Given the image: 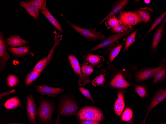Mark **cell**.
I'll return each instance as SVG.
<instances>
[{"mask_svg": "<svg viewBox=\"0 0 166 124\" xmlns=\"http://www.w3.org/2000/svg\"><path fill=\"white\" fill-rule=\"evenodd\" d=\"M77 118L81 120L100 121L103 118L101 111L94 106H87L81 108L77 113Z\"/></svg>", "mask_w": 166, "mask_h": 124, "instance_id": "cell-1", "label": "cell"}, {"mask_svg": "<svg viewBox=\"0 0 166 124\" xmlns=\"http://www.w3.org/2000/svg\"><path fill=\"white\" fill-rule=\"evenodd\" d=\"M61 15L67 22L76 32L90 42L100 41L106 38L100 32L96 31V27L94 28H83L77 26L68 21L65 18L62 14Z\"/></svg>", "mask_w": 166, "mask_h": 124, "instance_id": "cell-2", "label": "cell"}, {"mask_svg": "<svg viewBox=\"0 0 166 124\" xmlns=\"http://www.w3.org/2000/svg\"><path fill=\"white\" fill-rule=\"evenodd\" d=\"M118 19L121 25L131 27L143 22L138 13L135 11H122Z\"/></svg>", "mask_w": 166, "mask_h": 124, "instance_id": "cell-3", "label": "cell"}, {"mask_svg": "<svg viewBox=\"0 0 166 124\" xmlns=\"http://www.w3.org/2000/svg\"><path fill=\"white\" fill-rule=\"evenodd\" d=\"M53 110L52 104L47 100L42 101L37 109V114L41 122L47 123L51 121Z\"/></svg>", "mask_w": 166, "mask_h": 124, "instance_id": "cell-4", "label": "cell"}, {"mask_svg": "<svg viewBox=\"0 0 166 124\" xmlns=\"http://www.w3.org/2000/svg\"><path fill=\"white\" fill-rule=\"evenodd\" d=\"M134 29V28H132L121 33L110 35L98 45L84 53L90 52L98 49L107 47L118 41L119 40L133 31Z\"/></svg>", "mask_w": 166, "mask_h": 124, "instance_id": "cell-5", "label": "cell"}, {"mask_svg": "<svg viewBox=\"0 0 166 124\" xmlns=\"http://www.w3.org/2000/svg\"><path fill=\"white\" fill-rule=\"evenodd\" d=\"M55 36L54 39L55 42L51 48L48 56L42 59L39 61L33 69L32 71L43 70L47 67L51 61L52 58L54 50L56 47L59 45L60 40L62 39V35L57 34L55 31H54Z\"/></svg>", "mask_w": 166, "mask_h": 124, "instance_id": "cell-6", "label": "cell"}, {"mask_svg": "<svg viewBox=\"0 0 166 124\" xmlns=\"http://www.w3.org/2000/svg\"><path fill=\"white\" fill-rule=\"evenodd\" d=\"M9 46L7 38L0 31V71L6 66L8 59L10 58L7 51Z\"/></svg>", "mask_w": 166, "mask_h": 124, "instance_id": "cell-7", "label": "cell"}, {"mask_svg": "<svg viewBox=\"0 0 166 124\" xmlns=\"http://www.w3.org/2000/svg\"><path fill=\"white\" fill-rule=\"evenodd\" d=\"M59 108V114L65 115H74L76 113L78 110L76 104L72 100L68 99L62 100Z\"/></svg>", "mask_w": 166, "mask_h": 124, "instance_id": "cell-8", "label": "cell"}, {"mask_svg": "<svg viewBox=\"0 0 166 124\" xmlns=\"http://www.w3.org/2000/svg\"><path fill=\"white\" fill-rule=\"evenodd\" d=\"M35 98L29 94L26 98V109L28 119L31 123L36 124V118L37 114Z\"/></svg>", "mask_w": 166, "mask_h": 124, "instance_id": "cell-9", "label": "cell"}, {"mask_svg": "<svg viewBox=\"0 0 166 124\" xmlns=\"http://www.w3.org/2000/svg\"><path fill=\"white\" fill-rule=\"evenodd\" d=\"M124 45V43L118 41L107 47L106 53L108 67L112 65V61L118 55Z\"/></svg>", "mask_w": 166, "mask_h": 124, "instance_id": "cell-10", "label": "cell"}, {"mask_svg": "<svg viewBox=\"0 0 166 124\" xmlns=\"http://www.w3.org/2000/svg\"><path fill=\"white\" fill-rule=\"evenodd\" d=\"M166 58H164L159 62L157 69L153 77L152 85L160 83L166 77Z\"/></svg>", "mask_w": 166, "mask_h": 124, "instance_id": "cell-11", "label": "cell"}, {"mask_svg": "<svg viewBox=\"0 0 166 124\" xmlns=\"http://www.w3.org/2000/svg\"><path fill=\"white\" fill-rule=\"evenodd\" d=\"M157 68L144 67L141 68L136 74L134 78L137 82H142L153 77Z\"/></svg>", "mask_w": 166, "mask_h": 124, "instance_id": "cell-12", "label": "cell"}, {"mask_svg": "<svg viewBox=\"0 0 166 124\" xmlns=\"http://www.w3.org/2000/svg\"><path fill=\"white\" fill-rule=\"evenodd\" d=\"M34 87L36 92L42 95H46L49 96L56 97L57 95L62 93L64 89L60 88H54L43 85L42 86L36 85Z\"/></svg>", "mask_w": 166, "mask_h": 124, "instance_id": "cell-13", "label": "cell"}, {"mask_svg": "<svg viewBox=\"0 0 166 124\" xmlns=\"http://www.w3.org/2000/svg\"><path fill=\"white\" fill-rule=\"evenodd\" d=\"M166 21V16L154 35L152 43L150 46L151 50L153 52H155L157 50L159 43L163 34Z\"/></svg>", "mask_w": 166, "mask_h": 124, "instance_id": "cell-14", "label": "cell"}, {"mask_svg": "<svg viewBox=\"0 0 166 124\" xmlns=\"http://www.w3.org/2000/svg\"><path fill=\"white\" fill-rule=\"evenodd\" d=\"M83 58L85 63L93 67L98 68L102 66V63L105 60L103 56L97 54H85L83 55Z\"/></svg>", "mask_w": 166, "mask_h": 124, "instance_id": "cell-15", "label": "cell"}, {"mask_svg": "<svg viewBox=\"0 0 166 124\" xmlns=\"http://www.w3.org/2000/svg\"><path fill=\"white\" fill-rule=\"evenodd\" d=\"M8 50L12 55L17 58H23L27 54L33 56H35L34 54L30 51V48L29 46L17 48L9 47L8 48Z\"/></svg>", "mask_w": 166, "mask_h": 124, "instance_id": "cell-16", "label": "cell"}, {"mask_svg": "<svg viewBox=\"0 0 166 124\" xmlns=\"http://www.w3.org/2000/svg\"><path fill=\"white\" fill-rule=\"evenodd\" d=\"M129 1L128 0H121L117 1L116 2L114 3L113 7L110 12L101 21L96 27L109 18L115 16L120 12L126 6Z\"/></svg>", "mask_w": 166, "mask_h": 124, "instance_id": "cell-17", "label": "cell"}, {"mask_svg": "<svg viewBox=\"0 0 166 124\" xmlns=\"http://www.w3.org/2000/svg\"><path fill=\"white\" fill-rule=\"evenodd\" d=\"M109 84L113 87L119 88H126L130 85V84L125 79L123 74L121 73L116 74Z\"/></svg>", "mask_w": 166, "mask_h": 124, "instance_id": "cell-18", "label": "cell"}, {"mask_svg": "<svg viewBox=\"0 0 166 124\" xmlns=\"http://www.w3.org/2000/svg\"><path fill=\"white\" fill-rule=\"evenodd\" d=\"M166 97V89H160L157 93L149 105L147 111L146 118L149 111L157 104L163 100Z\"/></svg>", "mask_w": 166, "mask_h": 124, "instance_id": "cell-19", "label": "cell"}, {"mask_svg": "<svg viewBox=\"0 0 166 124\" xmlns=\"http://www.w3.org/2000/svg\"><path fill=\"white\" fill-rule=\"evenodd\" d=\"M41 13L46 17L50 23L58 31L60 32L63 33V30L60 25L50 13L46 6L42 10Z\"/></svg>", "mask_w": 166, "mask_h": 124, "instance_id": "cell-20", "label": "cell"}, {"mask_svg": "<svg viewBox=\"0 0 166 124\" xmlns=\"http://www.w3.org/2000/svg\"><path fill=\"white\" fill-rule=\"evenodd\" d=\"M8 45L12 47H22L24 45L29 43L21 37L18 35L14 34L7 38Z\"/></svg>", "mask_w": 166, "mask_h": 124, "instance_id": "cell-21", "label": "cell"}, {"mask_svg": "<svg viewBox=\"0 0 166 124\" xmlns=\"http://www.w3.org/2000/svg\"><path fill=\"white\" fill-rule=\"evenodd\" d=\"M71 65L74 71L79 77L78 81L79 85L80 86H84L88 84L91 79L87 76H84L82 74L79 63Z\"/></svg>", "mask_w": 166, "mask_h": 124, "instance_id": "cell-22", "label": "cell"}, {"mask_svg": "<svg viewBox=\"0 0 166 124\" xmlns=\"http://www.w3.org/2000/svg\"><path fill=\"white\" fill-rule=\"evenodd\" d=\"M20 6L25 9L28 13L30 16L35 19L38 20L39 17V10L36 9L27 2V1L20 2Z\"/></svg>", "mask_w": 166, "mask_h": 124, "instance_id": "cell-23", "label": "cell"}, {"mask_svg": "<svg viewBox=\"0 0 166 124\" xmlns=\"http://www.w3.org/2000/svg\"><path fill=\"white\" fill-rule=\"evenodd\" d=\"M140 15L143 22L146 25L151 19V15L153 10L149 7L145 6L137 9L135 11Z\"/></svg>", "mask_w": 166, "mask_h": 124, "instance_id": "cell-24", "label": "cell"}, {"mask_svg": "<svg viewBox=\"0 0 166 124\" xmlns=\"http://www.w3.org/2000/svg\"><path fill=\"white\" fill-rule=\"evenodd\" d=\"M138 29H136L130 34L129 33L125 36L124 39V47L122 50L123 52L128 50L132 44L135 41V37Z\"/></svg>", "mask_w": 166, "mask_h": 124, "instance_id": "cell-25", "label": "cell"}, {"mask_svg": "<svg viewBox=\"0 0 166 124\" xmlns=\"http://www.w3.org/2000/svg\"><path fill=\"white\" fill-rule=\"evenodd\" d=\"M21 102L20 98L16 96L11 98L7 100L5 103L4 106L8 109H15L21 106Z\"/></svg>", "mask_w": 166, "mask_h": 124, "instance_id": "cell-26", "label": "cell"}, {"mask_svg": "<svg viewBox=\"0 0 166 124\" xmlns=\"http://www.w3.org/2000/svg\"><path fill=\"white\" fill-rule=\"evenodd\" d=\"M42 70L32 71L28 74L25 79L26 87L28 86L32 83L35 81L41 74Z\"/></svg>", "mask_w": 166, "mask_h": 124, "instance_id": "cell-27", "label": "cell"}, {"mask_svg": "<svg viewBox=\"0 0 166 124\" xmlns=\"http://www.w3.org/2000/svg\"><path fill=\"white\" fill-rule=\"evenodd\" d=\"M19 82V78L14 74H10L8 76L6 80L7 85L10 88H13L17 86Z\"/></svg>", "mask_w": 166, "mask_h": 124, "instance_id": "cell-28", "label": "cell"}, {"mask_svg": "<svg viewBox=\"0 0 166 124\" xmlns=\"http://www.w3.org/2000/svg\"><path fill=\"white\" fill-rule=\"evenodd\" d=\"M46 0H30L27 1L28 3L36 9L42 10L46 6Z\"/></svg>", "mask_w": 166, "mask_h": 124, "instance_id": "cell-29", "label": "cell"}, {"mask_svg": "<svg viewBox=\"0 0 166 124\" xmlns=\"http://www.w3.org/2000/svg\"><path fill=\"white\" fill-rule=\"evenodd\" d=\"M81 70L82 74L86 76L91 74L94 71L93 67L85 62L81 65Z\"/></svg>", "mask_w": 166, "mask_h": 124, "instance_id": "cell-30", "label": "cell"}, {"mask_svg": "<svg viewBox=\"0 0 166 124\" xmlns=\"http://www.w3.org/2000/svg\"><path fill=\"white\" fill-rule=\"evenodd\" d=\"M166 11H165L154 21L147 33L143 38L142 39L141 41L150 32L153 30L156 26L161 23L162 22L164 18L166 17Z\"/></svg>", "mask_w": 166, "mask_h": 124, "instance_id": "cell-31", "label": "cell"}, {"mask_svg": "<svg viewBox=\"0 0 166 124\" xmlns=\"http://www.w3.org/2000/svg\"><path fill=\"white\" fill-rule=\"evenodd\" d=\"M107 20L105 24L108 29L112 28L121 25L118 18L115 16L111 17Z\"/></svg>", "mask_w": 166, "mask_h": 124, "instance_id": "cell-32", "label": "cell"}, {"mask_svg": "<svg viewBox=\"0 0 166 124\" xmlns=\"http://www.w3.org/2000/svg\"><path fill=\"white\" fill-rule=\"evenodd\" d=\"M132 28L131 27H129L122 25H120L112 28L111 31L112 33H119L127 31Z\"/></svg>", "mask_w": 166, "mask_h": 124, "instance_id": "cell-33", "label": "cell"}, {"mask_svg": "<svg viewBox=\"0 0 166 124\" xmlns=\"http://www.w3.org/2000/svg\"><path fill=\"white\" fill-rule=\"evenodd\" d=\"M133 113L129 108L126 109L123 112L122 116V119L124 121H128L130 120L132 116Z\"/></svg>", "mask_w": 166, "mask_h": 124, "instance_id": "cell-34", "label": "cell"}, {"mask_svg": "<svg viewBox=\"0 0 166 124\" xmlns=\"http://www.w3.org/2000/svg\"><path fill=\"white\" fill-rule=\"evenodd\" d=\"M104 76L102 74L96 76L92 80V84L94 86H96L103 84L105 82Z\"/></svg>", "mask_w": 166, "mask_h": 124, "instance_id": "cell-35", "label": "cell"}, {"mask_svg": "<svg viewBox=\"0 0 166 124\" xmlns=\"http://www.w3.org/2000/svg\"><path fill=\"white\" fill-rule=\"evenodd\" d=\"M78 89L83 95L87 98L90 100L94 104L93 99L89 91L88 90L85 89L83 87H79Z\"/></svg>", "mask_w": 166, "mask_h": 124, "instance_id": "cell-36", "label": "cell"}, {"mask_svg": "<svg viewBox=\"0 0 166 124\" xmlns=\"http://www.w3.org/2000/svg\"><path fill=\"white\" fill-rule=\"evenodd\" d=\"M135 91L141 98L144 97L146 95V90L142 86L137 85L135 87Z\"/></svg>", "mask_w": 166, "mask_h": 124, "instance_id": "cell-37", "label": "cell"}, {"mask_svg": "<svg viewBox=\"0 0 166 124\" xmlns=\"http://www.w3.org/2000/svg\"><path fill=\"white\" fill-rule=\"evenodd\" d=\"M117 101L119 104H125L123 92L121 91H119Z\"/></svg>", "mask_w": 166, "mask_h": 124, "instance_id": "cell-38", "label": "cell"}, {"mask_svg": "<svg viewBox=\"0 0 166 124\" xmlns=\"http://www.w3.org/2000/svg\"><path fill=\"white\" fill-rule=\"evenodd\" d=\"M114 109L116 115L118 116H121L122 112H121L119 105L117 100L114 104Z\"/></svg>", "mask_w": 166, "mask_h": 124, "instance_id": "cell-39", "label": "cell"}, {"mask_svg": "<svg viewBox=\"0 0 166 124\" xmlns=\"http://www.w3.org/2000/svg\"><path fill=\"white\" fill-rule=\"evenodd\" d=\"M68 58L71 64H76L79 63L77 58L74 55H70Z\"/></svg>", "mask_w": 166, "mask_h": 124, "instance_id": "cell-40", "label": "cell"}, {"mask_svg": "<svg viewBox=\"0 0 166 124\" xmlns=\"http://www.w3.org/2000/svg\"><path fill=\"white\" fill-rule=\"evenodd\" d=\"M100 123L99 121L88 120H81L80 122V123L82 124H99Z\"/></svg>", "mask_w": 166, "mask_h": 124, "instance_id": "cell-41", "label": "cell"}, {"mask_svg": "<svg viewBox=\"0 0 166 124\" xmlns=\"http://www.w3.org/2000/svg\"><path fill=\"white\" fill-rule=\"evenodd\" d=\"M16 91L17 90H16L14 89L6 92H4L0 94V99H2L4 96L9 95L10 94L14 93L16 92Z\"/></svg>", "mask_w": 166, "mask_h": 124, "instance_id": "cell-42", "label": "cell"}, {"mask_svg": "<svg viewBox=\"0 0 166 124\" xmlns=\"http://www.w3.org/2000/svg\"><path fill=\"white\" fill-rule=\"evenodd\" d=\"M144 2L146 4H148L151 1L150 0H144Z\"/></svg>", "mask_w": 166, "mask_h": 124, "instance_id": "cell-43", "label": "cell"}, {"mask_svg": "<svg viewBox=\"0 0 166 124\" xmlns=\"http://www.w3.org/2000/svg\"><path fill=\"white\" fill-rule=\"evenodd\" d=\"M10 124H21L20 123H9Z\"/></svg>", "mask_w": 166, "mask_h": 124, "instance_id": "cell-44", "label": "cell"}]
</instances>
